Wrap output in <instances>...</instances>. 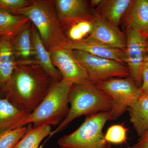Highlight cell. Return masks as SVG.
I'll return each instance as SVG.
<instances>
[{"instance_id":"2e32d148","label":"cell","mask_w":148,"mask_h":148,"mask_svg":"<svg viewBox=\"0 0 148 148\" xmlns=\"http://www.w3.org/2000/svg\"><path fill=\"white\" fill-rule=\"evenodd\" d=\"M32 38L35 62L48 75L53 82L61 81L62 80L61 74L52 63L49 52L47 49L38 32L33 24Z\"/></svg>"},{"instance_id":"3957f363","label":"cell","mask_w":148,"mask_h":148,"mask_svg":"<svg viewBox=\"0 0 148 148\" xmlns=\"http://www.w3.org/2000/svg\"><path fill=\"white\" fill-rule=\"evenodd\" d=\"M14 14L29 18L39 34L48 51L67 46L69 40L61 29L52 0H33L31 5L16 11Z\"/></svg>"},{"instance_id":"ffe728a7","label":"cell","mask_w":148,"mask_h":148,"mask_svg":"<svg viewBox=\"0 0 148 148\" xmlns=\"http://www.w3.org/2000/svg\"><path fill=\"white\" fill-rule=\"evenodd\" d=\"M29 20L23 15L0 9V37L12 38Z\"/></svg>"},{"instance_id":"9c48e42d","label":"cell","mask_w":148,"mask_h":148,"mask_svg":"<svg viewBox=\"0 0 148 148\" xmlns=\"http://www.w3.org/2000/svg\"><path fill=\"white\" fill-rule=\"evenodd\" d=\"M126 63L130 76L140 88L143 83V73L148 40L147 37L130 29L126 31Z\"/></svg>"},{"instance_id":"cb8c5ba5","label":"cell","mask_w":148,"mask_h":148,"mask_svg":"<svg viewBox=\"0 0 148 148\" xmlns=\"http://www.w3.org/2000/svg\"><path fill=\"white\" fill-rule=\"evenodd\" d=\"M128 129L123 124H116L109 127L106 134L105 139L111 144H123L127 140V133Z\"/></svg>"},{"instance_id":"484cf974","label":"cell","mask_w":148,"mask_h":148,"mask_svg":"<svg viewBox=\"0 0 148 148\" xmlns=\"http://www.w3.org/2000/svg\"><path fill=\"white\" fill-rule=\"evenodd\" d=\"M142 96L148 95V66L144 68L143 73V83L140 88Z\"/></svg>"},{"instance_id":"e0dca14e","label":"cell","mask_w":148,"mask_h":148,"mask_svg":"<svg viewBox=\"0 0 148 148\" xmlns=\"http://www.w3.org/2000/svg\"><path fill=\"white\" fill-rule=\"evenodd\" d=\"M29 114L18 110L6 98L0 97V133L23 127Z\"/></svg>"},{"instance_id":"f1b7e54d","label":"cell","mask_w":148,"mask_h":148,"mask_svg":"<svg viewBox=\"0 0 148 148\" xmlns=\"http://www.w3.org/2000/svg\"><path fill=\"white\" fill-rule=\"evenodd\" d=\"M147 66H148V40L147 45L145 58V63H144V69L146 67H147Z\"/></svg>"},{"instance_id":"52a82bcc","label":"cell","mask_w":148,"mask_h":148,"mask_svg":"<svg viewBox=\"0 0 148 148\" xmlns=\"http://www.w3.org/2000/svg\"><path fill=\"white\" fill-rule=\"evenodd\" d=\"M72 50L93 84L113 78H125L130 75L126 64L95 56L83 51Z\"/></svg>"},{"instance_id":"d6986e66","label":"cell","mask_w":148,"mask_h":148,"mask_svg":"<svg viewBox=\"0 0 148 148\" xmlns=\"http://www.w3.org/2000/svg\"><path fill=\"white\" fill-rule=\"evenodd\" d=\"M130 121L140 137L148 130V95L142 96L127 109Z\"/></svg>"},{"instance_id":"8fae6325","label":"cell","mask_w":148,"mask_h":148,"mask_svg":"<svg viewBox=\"0 0 148 148\" xmlns=\"http://www.w3.org/2000/svg\"><path fill=\"white\" fill-rule=\"evenodd\" d=\"M93 29L89 37L103 44L125 51L127 37L119 27L101 18L92 9Z\"/></svg>"},{"instance_id":"d4e9b609","label":"cell","mask_w":148,"mask_h":148,"mask_svg":"<svg viewBox=\"0 0 148 148\" xmlns=\"http://www.w3.org/2000/svg\"><path fill=\"white\" fill-rule=\"evenodd\" d=\"M33 0H0V9L14 14L16 11L32 4Z\"/></svg>"},{"instance_id":"277c9868","label":"cell","mask_w":148,"mask_h":148,"mask_svg":"<svg viewBox=\"0 0 148 148\" xmlns=\"http://www.w3.org/2000/svg\"><path fill=\"white\" fill-rule=\"evenodd\" d=\"M72 85L62 79L53 82L42 102L24 121L23 126L35 127L44 125H59L69 113V95Z\"/></svg>"},{"instance_id":"6da1fadb","label":"cell","mask_w":148,"mask_h":148,"mask_svg":"<svg viewBox=\"0 0 148 148\" xmlns=\"http://www.w3.org/2000/svg\"><path fill=\"white\" fill-rule=\"evenodd\" d=\"M54 82L35 61L17 64L5 98L30 114L39 106Z\"/></svg>"},{"instance_id":"9a60e30c","label":"cell","mask_w":148,"mask_h":148,"mask_svg":"<svg viewBox=\"0 0 148 148\" xmlns=\"http://www.w3.org/2000/svg\"><path fill=\"white\" fill-rule=\"evenodd\" d=\"M17 66L11 39L0 37V93H5Z\"/></svg>"},{"instance_id":"7c38bea8","label":"cell","mask_w":148,"mask_h":148,"mask_svg":"<svg viewBox=\"0 0 148 148\" xmlns=\"http://www.w3.org/2000/svg\"><path fill=\"white\" fill-rule=\"evenodd\" d=\"M67 46L72 50L83 51L95 56L114 60L126 65L125 51L106 45L89 37L80 41L69 40Z\"/></svg>"},{"instance_id":"7402d4cb","label":"cell","mask_w":148,"mask_h":148,"mask_svg":"<svg viewBox=\"0 0 148 148\" xmlns=\"http://www.w3.org/2000/svg\"><path fill=\"white\" fill-rule=\"evenodd\" d=\"M92 20H84L79 22L64 32L69 41L78 42L89 36L93 29Z\"/></svg>"},{"instance_id":"f546056e","label":"cell","mask_w":148,"mask_h":148,"mask_svg":"<svg viewBox=\"0 0 148 148\" xmlns=\"http://www.w3.org/2000/svg\"><path fill=\"white\" fill-rule=\"evenodd\" d=\"M147 39L148 40V36L147 37Z\"/></svg>"},{"instance_id":"83f0119b","label":"cell","mask_w":148,"mask_h":148,"mask_svg":"<svg viewBox=\"0 0 148 148\" xmlns=\"http://www.w3.org/2000/svg\"><path fill=\"white\" fill-rule=\"evenodd\" d=\"M103 0H91L89 2L90 8L95 9L101 4Z\"/></svg>"},{"instance_id":"7a4b0ae2","label":"cell","mask_w":148,"mask_h":148,"mask_svg":"<svg viewBox=\"0 0 148 148\" xmlns=\"http://www.w3.org/2000/svg\"><path fill=\"white\" fill-rule=\"evenodd\" d=\"M69 101L71 106L67 116L52 131L46 140L62 132L76 119L101 112H110L112 105L110 96L91 82L72 85Z\"/></svg>"},{"instance_id":"30bf717a","label":"cell","mask_w":148,"mask_h":148,"mask_svg":"<svg viewBox=\"0 0 148 148\" xmlns=\"http://www.w3.org/2000/svg\"><path fill=\"white\" fill-rule=\"evenodd\" d=\"M54 6L61 29L64 32L74 24L92 20L93 10L86 0H54Z\"/></svg>"},{"instance_id":"603a6c76","label":"cell","mask_w":148,"mask_h":148,"mask_svg":"<svg viewBox=\"0 0 148 148\" xmlns=\"http://www.w3.org/2000/svg\"><path fill=\"white\" fill-rule=\"evenodd\" d=\"M28 126L0 133V148H14L25 135L28 130Z\"/></svg>"},{"instance_id":"44dd1931","label":"cell","mask_w":148,"mask_h":148,"mask_svg":"<svg viewBox=\"0 0 148 148\" xmlns=\"http://www.w3.org/2000/svg\"><path fill=\"white\" fill-rule=\"evenodd\" d=\"M29 125L27 132L14 148H41L40 144L52 132L51 125L34 127L32 124Z\"/></svg>"},{"instance_id":"4fadbf2b","label":"cell","mask_w":148,"mask_h":148,"mask_svg":"<svg viewBox=\"0 0 148 148\" xmlns=\"http://www.w3.org/2000/svg\"><path fill=\"white\" fill-rule=\"evenodd\" d=\"M121 24L125 31L130 29L148 36V0H132Z\"/></svg>"},{"instance_id":"ba28073f","label":"cell","mask_w":148,"mask_h":148,"mask_svg":"<svg viewBox=\"0 0 148 148\" xmlns=\"http://www.w3.org/2000/svg\"><path fill=\"white\" fill-rule=\"evenodd\" d=\"M48 51L62 79L71 85L91 82L87 72L75 57L71 49L67 46L60 47Z\"/></svg>"},{"instance_id":"5b68a950","label":"cell","mask_w":148,"mask_h":148,"mask_svg":"<svg viewBox=\"0 0 148 148\" xmlns=\"http://www.w3.org/2000/svg\"><path fill=\"white\" fill-rule=\"evenodd\" d=\"M110 117V112L88 116L75 131L58 139V145L60 148H111L103 131Z\"/></svg>"},{"instance_id":"5bb4252c","label":"cell","mask_w":148,"mask_h":148,"mask_svg":"<svg viewBox=\"0 0 148 148\" xmlns=\"http://www.w3.org/2000/svg\"><path fill=\"white\" fill-rule=\"evenodd\" d=\"M11 42L17 64L35 61L32 24L30 20L11 39Z\"/></svg>"},{"instance_id":"8992f818","label":"cell","mask_w":148,"mask_h":148,"mask_svg":"<svg viewBox=\"0 0 148 148\" xmlns=\"http://www.w3.org/2000/svg\"><path fill=\"white\" fill-rule=\"evenodd\" d=\"M94 85L112 98L110 121L114 120L122 115L143 95L140 88L130 75L125 78H113Z\"/></svg>"},{"instance_id":"ac0fdd59","label":"cell","mask_w":148,"mask_h":148,"mask_svg":"<svg viewBox=\"0 0 148 148\" xmlns=\"http://www.w3.org/2000/svg\"><path fill=\"white\" fill-rule=\"evenodd\" d=\"M132 0H103L94 9L101 18L109 23L119 27L123 15Z\"/></svg>"},{"instance_id":"4316f807","label":"cell","mask_w":148,"mask_h":148,"mask_svg":"<svg viewBox=\"0 0 148 148\" xmlns=\"http://www.w3.org/2000/svg\"><path fill=\"white\" fill-rule=\"evenodd\" d=\"M127 148H148V130L140 137L138 143Z\"/></svg>"}]
</instances>
